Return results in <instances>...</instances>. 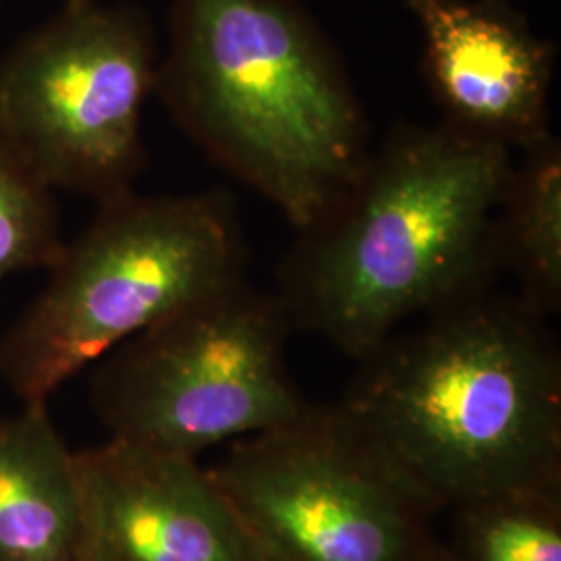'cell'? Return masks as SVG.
<instances>
[{"instance_id": "cell-1", "label": "cell", "mask_w": 561, "mask_h": 561, "mask_svg": "<svg viewBox=\"0 0 561 561\" xmlns=\"http://www.w3.org/2000/svg\"><path fill=\"white\" fill-rule=\"evenodd\" d=\"M343 414L433 512L561 491V360L542 317L493 287L362 358Z\"/></svg>"}, {"instance_id": "cell-2", "label": "cell", "mask_w": 561, "mask_h": 561, "mask_svg": "<svg viewBox=\"0 0 561 561\" xmlns=\"http://www.w3.org/2000/svg\"><path fill=\"white\" fill-rule=\"evenodd\" d=\"M514 152L445 121L403 125L280 264L294 329L366 358L401 324L493 287Z\"/></svg>"}, {"instance_id": "cell-3", "label": "cell", "mask_w": 561, "mask_h": 561, "mask_svg": "<svg viewBox=\"0 0 561 561\" xmlns=\"http://www.w3.org/2000/svg\"><path fill=\"white\" fill-rule=\"evenodd\" d=\"M154 92L213 161L298 231L370 157L352 83L289 0H175Z\"/></svg>"}, {"instance_id": "cell-4", "label": "cell", "mask_w": 561, "mask_h": 561, "mask_svg": "<svg viewBox=\"0 0 561 561\" xmlns=\"http://www.w3.org/2000/svg\"><path fill=\"white\" fill-rule=\"evenodd\" d=\"M48 271L44 291L0 340V377L23 403H48L123 341L243 279L238 206L222 190L129 192L102 202Z\"/></svg>"}, {"instance_id": "cell-5", "label": "cell", "mask_w": 561, "mask_h": 561, "mask_svg": "<svg viewBox=\"0 0 561 561\" xmlns=\"http://www.w3.org/2000/svg\"><path fill=\"white\" fill-rule=\"evenodd\" d=\"M291 329L277 294L233 280L96 362L92 405L111 439L198 458L306 410L285 360Z\"/></svg>"}, {"instance_id": "cell-6", "label": "cell", "mask_w": 561, "mask_h": 561, "mask_svg": "<svg viewBox=\"0 0 561 561\" xmlns=\"http://www.w3.org/2000/svg\"><path fill=\"white\" fill-rule=\"evenodd\" d=\"M157 73L141 11L65 0L0 59V138L53 190L115 201L146 162L141 113Z\"/></svg>"}, {"instance_id": "cell-7", "label": "cell", "mask_w": 561, "mask_h": 561, "mask_svg": "<svg viewBox=\"0 0 561 561\" xmlns=\"http://www.w3.org/2000/svg\"><path fill=\"white\" fill-rule=\"evenodd\" d=\"M262 561H428L435 514L335 405L231 443L210 470Z\"/></svg>"}, {"instance_id": "cell-8", "label": "cell", "mask_w": 561, "mask_h": 561, "mask_svg": "<svg viewBox=\"0 0 561 561\" xmlns=\"http://www.w3.org/2000/svg\"><path fill=\"white\" fill-rule=\"evenodd\" d=\"M196 460L119 439L78 451L80 561H262Z\"/></svg>"}, {"instance_id": "cell-9", "label": "cell", "mask_w": 561, "mask_h": 561, "mask_svg": "<svg viewBox=\"0 0 561 561\" xmlns=\"http://www.w3.org/2000/svg\"><path fill=\"white\" fill-rule=\"evenodd\" d=\"M408 9L447 125L512 152L551 134L553 48L516 13L491 0H408Z\"/></svg>"}, {"instance_id": "cell-10", "label": "cell", "mask_w": 561, "mask_h": 561, "mask_svg": "<svg viewBox=\"0 0 561 561\" xmlns=\"http://www.w3.org/2000/svg\"><path fill=\"white\" fill-rule=\"evenodd\" d=\"M81 489L76 454L48 403L0 419V561H80Z\"/></svg>"}, {"instance_id": "cell-11", "label": "cell", "mask_w": 561, "mask_h": 561, "mask_svg": "<svg viewBox=\"0 0 561 561\" xmlns=\"http://www.w3.org/2000/svg\"><path fill=\"white\" fill-rule=\"evenodd\" d=\"M520 152L497 204L495 250L522 304L547 317L561 308V144L551 131Z\"/></svg>"}, {"instance_id": "cell-12", "label": "cell", "mask_w": 561, "mask_h": 561, "mask_svg": "<svg viewBox=\"0 0 561 561\" xmlns=\"http://www.w3.org/2000/svg\"><path fill=\"white\" fill-rule=\"evenodd\" d=\"M458 561H561V491H514L451 510Z\"/></svg>"}, {"instance_id": "cell-13", "label": "cell", "mask_w": 561, "mask_h": 561, "mask_svg": "<svg viewBox=\"0 0 561 561\" xmlns=\"http://www.w3.org/2000/svg\"><path fill=\"white\" fill-rule=\"evenodd\" d=\"M53 187L0 138V283L59 259V210Z\"/></svg>"}, {"instance_id": "cell-14", "label": "cell", "mask_w": 561, "mask_h": 561, "mask_svg": "<svg viewBox=\"0 0 561 561\" xmlns=\"http://www.w3.org/2000/svg\"><path fill=\"white\" fill-rule=\"evenodd\" d=\"M428 561H458L454 556H451V551L447 549V545H442V542L437 541L435 545V549L431 551V556H428Z\"/></svg>"}]
</instances>
